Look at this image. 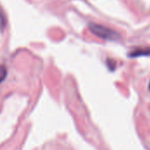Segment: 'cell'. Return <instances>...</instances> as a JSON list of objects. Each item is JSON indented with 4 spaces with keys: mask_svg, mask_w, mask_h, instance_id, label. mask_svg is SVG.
I'll return each mask as SVG.
<instances>
[{
    "mask_svg": "<svg viewBox=\"0 0 150 150\" xmlns=\"http://www.w3.org/2000/svg\"><path fill=\"white\" fill-rule=\"evenodd\" d=\"M89 28L90 31L96 36L103 39V40H118L120 38V35L119 33H117L116 31L108 28L106 26L101 25H98V24H94L91 23L89 25Z\"/></svg>",
    "mask_w": 150,
    "mask_h": 150,
    "instance_id": "cell-1",
    "label": "cell"
},
{
    "mask_svg": "<svg viewBox=\"0 0 150 150\" xmlns=\"http://www.w3.org/2000/svg\"><path fill=\"white\" fill-rule=\"evenodd\" d=\"M148 56L150 55V47H142V48H136L134 51L130 52L128 54V57H140V56Z\"/></svg>",
    "mask_w": 150,
    "mask_h": 150,
    "instance_id": "cell-2",
    "label": "cell"
},
{
    "mask_svg": "<svg viewBox=\"0 0 150 150\" xmlns=\"http://www.w3.org/2000/svg\"><path fill=\"white\" fill-rule=\"evenodd\" d=\"M6 26V18L3 12V11L0 8V31H3Z\"/></svg>",
    "mask_w": 150,
    "mask_h": 150,
    "instance_id": "cell-3",
    "label": "cell"
},
{
    "mask_svg": "<svg viewBox=\"0 0 150 150\" xmlns=\"http://www.w3.org/2000/svg\"><path fill=\"white\" fill-rule=\"evenodd\" d=\"M7 76V69L4 66L0 65V83L5 79Z\"/></svg>",
    "mask_w": 150,
    "mask_h": 150,
    "instance_id": "cell-4",
    "label": "cell"
},
{
    "mask_svg": "<svg viewBox=\"0 0 150 150\" xmlns=\"http://www.w3.org/2000/svg\"><path fill=\"white\" fill-rule=\"evenodd\" d=\"M107 65H108V68L111 70H113L114 68H115V62L112 60H107Z\"/></svg>",
    "mask_w": 150,
    "mask_h": 150,
    "instance_id": "cell-5",
    "label": "cell"
},
{
    "mask_svg": "<svg viewBox=\"0 0 150 150\" xmlns=\"http://www.w3.org/2000/svg\"><path fill=\"white\" fill-rule=\"evenodd\" d=\"M149 90L150 91V82H149Z\"/></svg>",
    "mask_w": 150,
    "mask_h": 150,
    "instance_id": "cell-6",
    "label": "cell"
}]
</instances>
